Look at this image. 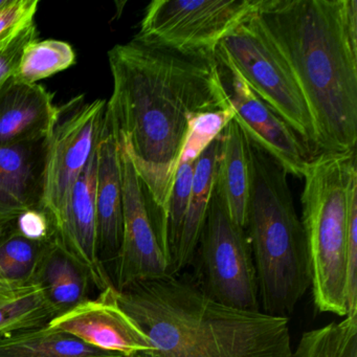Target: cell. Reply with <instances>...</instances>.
I'll return each mask as SVG.
<instances>
[{"instance_id": "5", "label": "cell", "mask_w": 357, "mask_h": 357, "mask_svg": "<svg viewBox=\"0 0 357 357\" xmlns=\"http://www.w3.org/2000/svg\"><path fill=\"white\" fill-rule=\"evenodd\" d=\"M302 223L313 302L319 312L347 317V248L351 200L357 193L356 150L317 153L307 165Z\"/></svg>"}, {"instance_id": "23", "label": "cell", "mask_w": 357, "mask_h": 357, "mask_svg": "<svg viewBox=\"0 0 357 357\" xmlns=\"http://www.w3.org/2000/svg\"><path fill=\"white\" fill-rule=\"evenodd\" d=\"M53 319V311L37 286L22 296L0 300V338L43 327Z\"/></svg>"}, {"instance_id": "4", "label": "cell", "mask_w": 357, "mask_h": 357, "mask_svg": "<svg viewBox=\"0 0 357 357\" xmlns=\"http://www.w3.org/2000/svg\"><path fill=\"white\" fill-rule=\"evenodd\" d=\"M252 183L245 231L264 313L287 317L311 287L310 259L288 174L252 144Z\"/></svg>"}, {"instance_id": "3", "label": "cell", "mask_w": 357, "mask_h": 357, "mask_svg": "<svg viewBox=\"0 0 357 357\" xmlns=\"http://www.w3.org/2000/svg\"><path fill=\"white\" fill-rule=\"evenodd\" d=\"M158 357H292L288 317L225 306L197 283L165 277L116 290Z\"/></svg>"}, {"instance_id": "25", "label": "cell", "mask_w": 357, "mask_h": 357, "mask_svg": "<svg viewBox=\"0 0 357 357\" xmlns=\"http://www.w3.org/2000/svg\"><path fill=\"white\" fill-rule=\"evenodd\" d=\"M342 335L340 323L305 332L292 357H335Z\"/></svg>"}, {"instance_id": "24", "label": "cell", "mask_w": 357, "mask_h": 357, "mask_svg": "<svg viewBox=\"0 0 357 357\" xmlns=\"http://www.w3.org/2000/svg\"><path fill=\"white\" fill-rule=\"evenodd\" d=\"M39 0H6L0 6V52L34 22Z\"/></svg>"}, {"instance_id": "9", "label": "cell", "mask_w": 357, "mask_h": 357, "mask_svg": "<svg viewBox=\"0 0 357 357\" xmlns=\"http://www.w3.org/2000/svg\"><path fill=\"white\" fill-rule=\"evenodd\" d=\"M106 101L89 102L77 96L58 107L57 116L47 139L40 206L59 227L70 192L97 148L103 131Z\"/></svg>"}, {"instance_id": "7", "label": "cell", "mask_w": 357, "mask_h": 357, "mask_svg": "<svg viewBox=\"0 0 357 357\" xmlns=\"http://www.w3.org/2000/svg\"><path fill=\"white\" fill-rule=\"evenodd\" d=\"M196 255L199 256V282L196 283L206 296L231 308L260 311L256 269L248 235L231 219L217 183Z\"/></svg>"}, {"instance_id": "29", "label": "cell", "mask_w": 357, "mask_h": 357, "mask_svg": "<svg viewBox=\"0 0 357 357\" xmlns=\"http://www.w3.org/2000/svg\"><path fill=\"white\" fill-rule=\"evenodd\" d=\"M26 208L0 189V229L13 222Z\"/></svg>"}, {"instance_id": "21", "label": "cell", "mask_w": 357, "mask_h": 357, "mask_svg": "<svg viewBox=\"0 0 357 357\" xmlns=\"http://www.w3.org/2000/svg\"><path fill=\"white\" fill-rule=\"evenodd\" d=\"M13 222L0 229V277L18 287H32L37 285L39 263L52 238L43 242L26 239Z\"/></svg>"}, {"instance_id": "30", "label": "cell", "mask_w": 357, "mask_h": 357, "mask_svg": "<svg viewBox=\"0 0 357 357\" xmlns=\"http://www.w3.org/2000/svg\"><path fill=\"white\" fill-rule=\"evenodd\" d=\"M38 285L32 286V287H18L13 285L9 282L5 281L3 278L0 277V300H8V298H16V296H22L30 290L34 289Z\"/></svg>"}, {"instance_id": "27", "label": "cell", "mask_w": 357, "mask_h": 357, "mask_svg": "<svg viewBox=\"0 0 357 357\" xmlns=\"http://www.w3.org/2000/svg\"><path fill=\"white\" fill-rule=\"evenodd\" d=\"M16 231L33 241H47L54 237L49 216L38 208H26L14 220Z\"/></svg>"}, {"instance_id": "11", "label": "cell", "mask_w": 357, "mask_h": 357, "mask_svg": "<svg viewBox=\"0 0 357 357\" xmlns=\"http://www.w3.org/2000/svg\"><path fill=\"white\" fill-rule=\"evenodd\" d=\"M217 60L229 96L233 120L252 145L277 162L288 175L303 179L309 160L315 155L298 133L260 99L233 62L217 49Z\"/></svg>"}, {"instance_id": "12", "label": "cell", "mask_w": 357, "mask_h": 357, "mask_svg": "<svg viewBox=\"0 0 357 357\" xmlns=\"http://www.w3.org/2000/svg\"><path fill=\"white\" fill-rule=\"evenodd\" d=\"M47 325L122 357L154 353L147 334L119 304L114 286L100 292L95 300L89 298L68 312L54 317Z\"/></svg>"}, {"instance_id": "28", "label": "cell", "mask_w": 357, "mask_h": 357, "mask_svg": "<svg viewBox=\"0 0 357 357\" xmlns=\"http://www.w3.org/2000/svg\"><path fill=\"white\" fill-rule=\"evenodd\" d=\"M342 335L335 357H357V315L340 321Z\"/></svg>"}, {"instance_id": "22", "label": "cell", "mask_w": 357, "mask_h": 357, "mask_svg": "<svg viewBox=\"0 0 357 357\" xmlns=\"http://www.w3.org/2000/svg\"><path fill=\"white\" fill-rule=\"evenodd\" d=\"M75 63L76 53L70 43L56 39L35 40L24 47L14 78L20 82L35 84Z\"/></svg>"}, {"instance_id": "17", "label": "cell", "mask_w": 357, "mask_h": 357, "mask_svg": "<svg viewBox=\"0 0 357 357\" xmlns=\"http://www.w3.org/2000/svg\"><path fill=\"white\" fill-rule=\"evenodd\" d=\"M220 147L221 137L219 135L202 152L196 165L178 245L169 263V277L179 275V273L194 261L200 234L216 185Z\"/></svg>"}, {"instance_id": "18", "label": "cell", "mask_w": 357, "mask_h": 357, "mask_svg": "<svg viewBox=\"0 0 357 357\" xmlns=\"http://www.w3.org/2000/svg\"><path fill=\"white\" fill-rule=\"evenodd\" d=\"M91 283L86 271L52 238L39 263L36 284L43 290L54 317L89 300Z\"/></svg>"}, {"instance_id": "16", "label": "cell", "mask_w": 357, "mask_h": 357, "mask_svg": "<svg viewBox=\"0 0 357 357\" xmlns=\"http://www.w3.org/2000/svg\"><path fill=\"white\" fill-rule=\"evenodd\" d=\"M220 137L216 183L231 219L245 229L252 183V143L234 120Z\"/></svg>"}, {"instance_id": "31", "label": "cell", "mask_w": 357, "mask_h": 357, "mask_svg": "<svg viewBox=\"0 0 357 357\" xmlns=\"http://www.w3.org/2000/svg\"><path fill=\"white\" fill-rule=\"evenodd\" d=\"M130 357H158L154 353H139V354L132 355Z\"/></svg>"}, {"instance_id": "19", "label": "cell", "mask_w": 357, "mask_h": 357, "mask_svg": "<svg viewBox=\"0 0 357 357\" xmlns=\"http://www.w3.org/2000/svg\"><path fill=\"white\" fill-rule=\"evenodd\" d=\"M47 139L0 146V189L26 208L40 206Z\"/></svg>"}, {"instance_id": "10", "label": "cell", "mask_w": 357, "mask_h": 357, "mask_svg": "<svg viewBox=\"0 0 357 357\" xmlns=\"http://www.w3.org/2000/svg\"><path fill=\"white\" fill-rule=\"evenodd\" d=\"M119 142V141H118ZM120 147L123 193V235L114 261L116 290L169 277V259L158 239L143 183L122 144Z\"/></svg>"}, {"instance_id": "6", "label": "cell", "mask_w": 357, "mask_h": 357, "mask_svg": "<svg viewBox=\"0 0 357 357\" xmlns=\"http://www.w3.org/2000/svg\"><path fill=\"white\" fill-rule=\"evenodd\" d=\"M218 49L231 59L255 93L281 116L314 153V130L302 91L265 32L256 8L225 36Z\"/></svg>"}, {"instance_id": "32", "label": "cell", "mask_w": 357, "mask_h": 357, "mask_svg": "<svg viewBox=\"0 0 357 357\" xmlns=\"http://www.w3.org/2000/svg\"><path fill=\"white\" fill-rule=\"evenodd\" d=\"M6 0H0V6L3 5L5 3Z\"/></svg>"}, {"instance_id": "14", "label": "cell", "mask_w": 357, "mask_h": 357, "mask_svg": "<svg viewBox=\"0 0 357 357\" xmlns=\"http://www.w3.org/2000/svg\"><path fill=\"white\" fill-rule=\"evenodd\" d=\"M235 116L233 109L194 116L175 169L167 216L169 263L176 250L199 156Z\"/></svg>"}, {"instance_id": "13", "label": "cell", "mask_w": 357, "mask_h": 357, "mask_svg": "<svg viewBox=\"0 0 357 357\" xmlns=\"http://www.w3.org/2000/svg\"><path fill=\"white\" fill-rule=\"evenodd\" d=\"M57 112L53 95L45 87L12 77L0 91V146L47 139Z\"/></svg>"}, {"instance_id": "15", "label": "cell", "mask_w": 357, "mask_h": 357, "mask_svg": "<svg viewBox=\"0 0 357 357\" xmlns=\"http://www.w3.org/2000/svg\"><path fill=\"white\" fill-rule=\"evenodd\" d=\"M98 256L104 266L114 262L123 235V193L118 139L104 128L97 146Z\"/></svg>"}, {"instance_id": "20", "label": "cell", "mask_w": 357, "mask_h": 357, "mask_svg": "<svg viewBox=\"0 0 357 357\" xmlns=\"http://www.w3.org/2000/svg\"><path fill=\"white\" fill-rule=\"evenodd\" d=\"M0 357H122L91 346L76 336L50 327L16 332L0 338Z\"/></svg>"}, {"instance_id": "1", "label": "cell", "mask_w": 357, "mask_h": 357, "mask_svg": "<svg viewBox=\"0 0 357 357\" xmlns=\"http://www.w3.org/2000/svg\"><path fill=\"white\" fill-rule=\"evenodd\" d=\"M108 61L114 89L104 128L130 156L169 258V200L190 121L231 109L220 66L216 55H183L135 38L112 47Z\"/></svg>"}, {"instance_id": "2", "label": "cell", "mask_w": 357, "mask_h": 357, "mask_svg": "<svg viewBox=\"0 0 357 357\" xmlns=\"http://www.w3.org/2000/svg\"><path fill=\"white\" fill-rule=\"evenodd\" d=\"M256 14L302 91L315 152L356 150V0H257Z\"/></svg>"}, {"instance_id": "26", "label": "cell", "mask_w": 357, "mask_h": 357, "mask_svg": "<svg viewBox=\"0 0 357 357\" xmlns=\"http://www.w3.org/2000/svg\"><path fill=\"white\" fill-rule=\"evenodd\" d=\"M38 32L35 22L24 29L5 50L0 52V91L6 83L14 77L20 64L24 47L29 43L37 40Z\"/></svg>"}, {"instance_id": "8", "label": "cell", "mask_w": 357, "mask_h": 357, "mask_svg": "<svg viewBox=\"0 0 357 357\" xmlns=\"http://www.w3.org/2000/svg\"><path fill=\"white\" fill-rule=\"evenodd\" d=\"M257 0H153L135 40L183 55L214 56L221 41L256 8Z\"/></svg>"}]
</instances>
